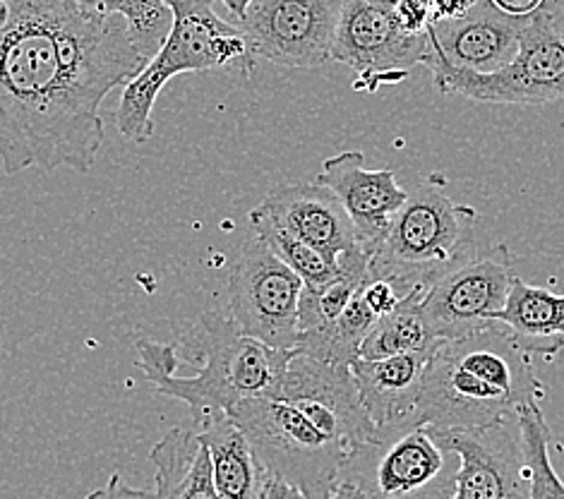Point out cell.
Returning a JSON list of instances; mask_svg holds the SVG:
<instances>
[{"mask_svg":"<svg viewBox=\"0 0 564 499\" xmlns=\"http://www.w3.org/2000/svg\"><path fill=\"white\" fill-rule=\"evenodd\" d=\"M0 24V164L6 175L91 171L104 144L101 104L147 58L118 15L75 0H8Z\"/></svg>","mask_w":564,"mask_h":499,"instance_id":"obj_1","label":"cell"},{"mask_svg":"<svg viewBox=\"0 0 564 499\" xmlns=\"http://www.w3.org/2000/svg\"><path fill=\"white\" fill-rule=\"evenodd\" d=\"M547 397L527 354L500 322L464 339L440 341L427 362L413 427L490 425Z\"/></svg>","mask_w":564,"mask_h":499,"instance_id":"obj_2","label":"cell"},{"mask_svg":"<svg viewBox=\"0 0 564 499\" xmlns=\"http://www.w3.org/2000/svg\"><path fill=\"white\" fill-rule=\"evenodd\" d=\"M205 366L193 377H181L176 368V346L140 341V368L150 384L169 399L183 401L195 421L209 413H231L240 401L276 394L293 350H281L248 336L234 319L205 313L195 332L187 336Z\"/></svg>","mask_w":564,"mask_h":499,"instance_id":"obj_3","label":"cell"},{"mask_svg":"<svg viewBox=\"0 0 564 499\" xmlns=\"http://www.w3.org/2000/svg\"><path fill=\"white\" fill-rule=\"evenodd\" d=\"M173 26L166 42L142 73L130 79L116 109V123L128 142L142 144L154 134V104L173 77L185 73L240 67L252 70L248 39L238 24L224 22L212 0H166Z\"/></svg>","mask_w":564,"mask_h":499,"instance_id":"obj_4","label":"cell"},{"mask_svg":"<svg viewBox=\"0 0 564 499\" xmlns=\"http://www.w3.org/2000/svg\"><path fill=\"white\" fill-rule=\"evenodd\" d=\"M440 183L427 178L397 211L372 246V276H394L411 289H427L474 252L476 209L454 202Z\"/></svg>","mask_w":564,"mask_h":499,"instance_id":"obj_5","label":"cell"},{"mask_svg":"<svg viewBox=\"0 0 564 499\" xmlns=\"http://www.w3.org/2000/svg\"><path fill=\"white\" fill-rule=\"evenodd\" d=\"M228 415L243 430L262 474L299 485L307 499H329L344 468L354 462L344 442L322 433L281 397L246 399Z\"/></svg>","mask_w":564,"mask_h":499,"instance_id":"obj_6","label":"cell"},{"mask_svg":"<svg viewBox=\"0 0 564 499\" xmlns=\"http://www.w3.org/2000/svg\"><path fill=\"white\" fill-rule=\"evenodd\" d=\"M442 94L482 104H547L564 99V0L533 10L514 61L502 70L476 75L454 67H430Z\"/></svg>","mask_w":564,"mask_h":499,"instance_id":"obj_7","label":"cell"},{"mask_svg":"<svg viewBox=\"0 0 564 499\" xmlns=\"http://www.w3.org/2000/svg\"><path fill=\"white\" fill-rule=\"evenodd\" d=\"M427 433L447 454L459 458V470L452 476V490H423L411 495L413 499H531L519 415L490 425Z\"/></svg>","mask_w":564,"mask_h":499,"instance_id":"obj_8","label":"cell"},{"mask_svg":"<svg viewBox=\"0 0 564 499\" xmlns=\"http://www.w3.org/2000/svg\"><path fill=\"white\" fill-rule=\"evenodd\" d=\"M303 286V279L260 236H252L240 246L228 274L231 319L262 344L293 350Z\"/></svg>","mask_w":564,"mask_h":499,"instance_id":"obj_9","label":"cell"},{"mask_svg":"<svg viewBox=\"0 0 564 499\" xmlns=\"http://www.w3.org/2000/svg\"><path fill=\"white\" fill-rule=\"evenodd\" d=\"M512 254L505 242L471 252L423 293V317L437 341H454L492 325V315L512 289Z\"/></svg>","mask_w":564,"mask_h":499,"instance_id":"obj_10","label":"cell"},{"mask_svg":"<svg viewBox=\"0 0 564 499\" xmlns=\"http://www.w3.org/2000/svg\"><path fill=\"white\" fill-rule=\"evenodd\" d=\"M344 0H252L236 24L252 58L281 67H319L332 61Z\"/></svg>","mask_w":564,"mask_h":499,"instance_id":"obj_11","label":"cell"},{"mask_svg":"<svg viewBox=\"0 0 564 499\" xmlns=\"http://www.w3.org/2000/svg\"><path fill=\"white\" fill-rule=\"evenodd\" d=\"M427 34H409L399 26L392 8L372 0H344L334 36L332 61L358 75L356 89L375 91L401 83L415 65H425Z\"/></svg>","mask_w":564,"mask_h":499,"instance_id":"obj_12","label":"cell"},{"mask_svg":"<svg viewBox=\"0 0 564 499\" xmlns=\"http://www.w3.org/2000/svg\"><path fill=\"white\" fill-rule=\"evenodd\" d=\"M274 397L286 399L322 433L344 442L354 458L380 444L378 427L360 403L351 366H332L293 350Z\"/></svg>","mask_w":564,"mask_h":499,"instance_id":"obj_13","label":"cell"},{"mask_svg":"<svg viewBox=\"0 0 564 499\" xmlns=\"http://www.w3.org/2000/svg\"><path fill=\"white\" fill-rule=\"evenodd\" d=\"M529 15H512L492 0L478 3L462 18L430 24L425 67H454L476 75L502 70L514 61Z\"/></svg>","mask_w":564,"mask_h":499,"instance_id":"obj_14","label":"cell"},{"mask_svg":"<svg viewBox=\"0 0 564 499\" xmlns=\"http://www.w3.org/2000/svg\"><path fill=\"white\" fill-rule=\"evenodd\" d=\"M250 217L272 224L332 254L362 246L341 199L319 183L279 185L267 193L262 205L254 207Z\"/></svg>","mask_w":564,"mask_h":499,"instance_id":"obj_15","label":"cell"},{"mask_svg":"<svg viewBox=\"0 0 564 499\" xmlns=\"http://www.w3.org/2000/svg\"><path fill=\"white\" fill-rule=\"evenodd\" d=\"M317 183L341 199L358 238L370 248L387 234L389 224L411 195L399 185L392 169H368L360 152H341L327 159Z\"/></svg>","mask_w":564,"mask_h":499,"instance_id":"obj_16","label":"cell"},{"mask_svg":"<svg viewBox=\"0 0 564 499\" xmlns=\"http://www.w3.org/2000/svg\"><path fill=\"white\" fill-rule=\"evenodd\" d=\"M433 354L435 348L378 360L358 358L351 366L360 403L378 427L380 444L413 427L423 377Z\"/></svg>","mask_w":564,"mask_h":499,"instance_id":"obj_17","label":"cell"},{"mask_svg":"<svg viewBox=\"0 0 564 499\" xmlns=\"http://www.w3.org/2000/svg\"><path fill=\"white\" fill-rule=\"evenodd\" d=\"M492 322H500L531 356L555 358L564 354V295L514 276L507 301L492 315Z\"/></svg>","mask_w":564,"mask_h":499,"instance_id":"obj_18","label":"cell"},{"mask_svg":"<svg viewBox=\"0 0 564 499\" xmlns=\"http://www.w3.org/2000/svg\"><path fill=\"white\" fill-rule=\"evenodd\" d=\"M382 456L375 466V480L368 482L380 497H411L423 492L445 470L447 452L440 447L425 427H411L406 433L378 444Z\"/></svg>","mask_w":564,"mask_h":499,"instance_id":"obj_19","label":"cell"},{"mask_svg":"<svg viewBox=\"0 0 564 499\" xmlns=\"http://www.w3.org/2000/svg\"><path fill=\"white\" fill-rule=\"evenodd\" d=\"M156 468V499H221L205 442L193 430L173 427L150 454Z\"/></svg>","mask_w":564,"mask_h":499,"instance_id":"obj_20","label":"cell"},{"mask_svg":"<svg viewBox=\"0 0 564 499\" xmlns=\"http://www.w3.org/2000/svg\"><path fill=\"white\" fill-rule=\"evenodd\" d=\"M199 440L212 458V476L221 499H260L264 474L234 417L217 411L199 417Z\"/></svg>","mask_w":564,"mask_h":499,"instance_id":"obj_21","label":"cell"},{"mask_svg":"<svg viewBox=\"0 0 564 499\" xmlns=\"http://www.w3.org/2000/svg\"><path fill=\"white\" fill-rule=\"evenodd\" d=\"M378 319V313L366 303L358 289L354 301L346 305L344 313L332 325L313 332H301L293 350L332 362V366H354L360 358L362 341H366V336Z\"/></svg>","mask_w":564,"mask_h":499,"instance_id":"obj_22","label":"cell"},{"mask_svg":"<svg viewBox=\"0 0 564 499\" xmlns=\"http://www.w3.org/2000/svg\"><path fill=\"white\" fill-rule=\"evenodd\" d=\"M423 293L425 286L413 289L392 313L375 322V327L360 346V358L378 360L401 354H425V350L437 348L440 341L430 334L423 317Z\"/></svg>","mask_w":564,"mask_h":499,"instance_id":"obj_23","label":"cell"},{"mask_svg":"<svg viewBox=\"0 0 564 499\" xmlns=\"http://www.w3.org/2000/svg\"><path fill=\"white\" fill-rule=\"evenodd\" d=\"M75 3L101 12V15L123 18L130 39L135 42L147 63L166 42L173 26V10L166 0H75Z\"/></svg>","mask_w":564,"mask_h":499,"instance_id":"obj_24","label":"cell"},{"mask_svg":"<svg viewBox=\"0 0 564 499\" xmlns=\"http://www.w3.org/2000/svg\"><path fill=\"white\" fill-rule=\"evenodd\" d=\"M521 444L527 456L529 478H531V499H564V480L550 462V427L541 411V403L523 406L519 413Z\"/></svg>","mask_w":564,"mask_h":499,"instance_id":"obj_25","label":"cell"},{"mask_svg":"<svg viewBox=\"0 0 564 499\" xmlns=\"http://www.w3.org/2000/svg\"><path fill=\"white\" fill-rule=\"evenodd\" d=\"M250 224L254 228V236H260L303 279L305 286H319V283H325L341 272L339 254L319 250L311 246V242L281 231V228L262 219L250 217Z\"/></svg>","mask_w":564,"mask_h":499,"instance_id":"obj_26","label":"cell"},{"mask_svg":"<svg viewBox=\"0 0 564 499\" xmlns=\"http://www.w3.org/2000/svg\"><path fill=\"white\" fill-rule=\"evenodd\" d=\"M392 12L401 30L409 34H427L430 24H433L427 0H399L392 6Z\"/></svg>","mask_w":564,"mask_h":499,"instance_id":"obj_27","label":"cell"},{"mask_svg":"<svg viewBox=\"0 0 564 499\" xmlns=\"http://www.w3.org/2000/svg\"><path fill=\"white\" fill-rule=\"evenodd\" d=\"M329 499H382V497L375 492L360 476L344 470L339 482H337V488L332 490Z\"/></svg>","mask_w":564,"mask_h":499,"instance_id":"obj_28","label":"cell"},{"mask_svg":"<svg viewBox=\"0 0 564 499\" xmlns=\"http://www.w3.org/2000/svg\"><path fill=\"white\" fill-rule=\"evenodd\" d=\"M85 499H156L154 492H147V490H135L130 488V485L123 482L118 474H113L109 478V482L104 485V488L89 492Z\"/></svg>","mask_w":564,"mask_h":499,"instance_id":"obj_29","label":"cell"},{"mask_svg":"<svg viewBox=\"0 0 564 499\" xmlns=\"http://www.w3.org/2000/svg\"><path fill=\"white\" fill-rule=\"evenodd\" d=\"M478 0H427V8H430V20L435 22H445V20H454V18H462L466 15L468 10H471Z\"/></svg>","mask_w":564,"mask_h":499,"instance_id":"obj_30","label":"cell"},{"mask_svg":"<svg viewBox=\"0 0 564 499\" xmlns=\"http://www.w3.org/2000/svg\"><path fill=\"white\" fill-rule=\"evenodd\" d=\"M260 499H307L305 492L284 478H274V476H264L262 482V492Z\"/></svg>","mask_w":564,"mask_h":499,"instance_id":"obj_31","label":"cell"},{"mask_svg":"<svg viewBox=\"0 0 564 499\" xmlns=\"http://www.w3.org/2000/svg\"><path fill=\"white\" fill-rule=\"evenodd\" d=\"M497 8L505 12H512V15H531L533 10H539L545 0H492Z\"/></svg>","mask_w":564,"mask_h":499,"instance_id":"obj_32","label":"cell"},{"mask_svg":"<svg viewBox=\"0 0 564 499\" xmlns=\"http://www.w3.org/2000/svg\"><path fill=\"white\" fill-rule=\"evenodd\" d=\"M221 3L226 6V10L231 12L236 20H240V18H243V12L248 10V6L252 3V0H221Z\"/></svg>","mask_w":564,"mask_h":499,"instance_id":"obj_33","label":"cell"},{"mask_svg":"<svg viewBox=\"0 0 564 499\" xmlns=\"http://www.w3.org/2000/svg\"><path fill=\"white\" fill-rule=\"evenodd\" d=\"M372 3H380V6H387V8H392L394 3H399V0H372Z\"/></svg>","mask_w":564,"mask_h":499,"instance_id":"obj_34","label":"cell"},{"mask_svg":"<svg viewBox=\"0 0 564 499\" xmlns=\"http://www.w3.org/2000/svg\"><path fill=\"white\" fill-rule=\"evenodd\" d=\"M382 499H401V497H382Z\"/></svg>","mask_w":564,"mask_h":499,"instance_id":"obj_35","label":"cell"}]
</instances>
